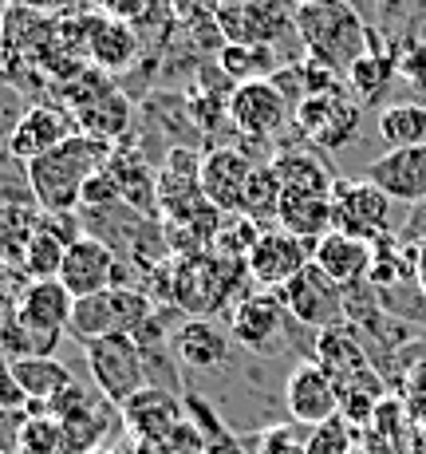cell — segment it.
<instances>
[{
  "instance_id": "cell-11",
  "label": "cell",
  "mask_w": 426,
  "mask_h": 454,
  "mask_svg": "<svg viewBox=\"0 0 426 454\" xmlns=\"http://www.w3.org/2000/svg\"><path fill=\"white\" fill-rule=\"evenodd\" d=\"M281 403L284 411L292 415L297 427H324L340 415V380L316 360H300L297 368L289 372L284 380V391H281Z\"/></svg>"
},
{
  "instance_id": "cell-35",
  "label": "cell",
  "mask_w": 426,
  "mask_h": 454,
  "mask_svg": "<svg viewBox=\"0 0 426 454\" xmlns=\"http://www.w3.org/2000/svg\"><path fill=\"white\" fill-rule=\"evenodd\" d=\"M221 4L225 0H167L174 20H182V24H217Z\"/></svg>"
},
{
  "instance_id": "cell-24",
  "label": "cell",
  "mask_w": 426,
  "mask_h": 454,
  "mask_svg": "<svg viewBox=\"0 0 426 454\" xmlns=\"http://www.w3.org/2000/svg\"><path fill=\"white\" fill-rule=\"evenodd\" d=\"M276 225L289 233H297L304 241H320L324 233L336 230V206L324 194H297L284 190L281 209H276Z\"/></svg>"
},
{
  "instance_id": "cell-41",
  "label": "cell",
  "mask_w": 426,
  "mask_h": 454,
  "mask_svg": "<svg viewBox=\"0 0 426 454\" xmlns=\"http://www.w3.org/2000/svg\"><path fill=\"white\" fill-rule=\"evenodd\" d=\"M225 4H237V0H225Z\"/></svg>"
},
{
  "instance_id": "cell-38",
  "label": "cell",
  "mask_w": 426,
  "mask_h": 454,
  "mask_svg": "<svg viewBox=\"0 0 426 454\" xmlns=\"http://www.w3.org/2000/svg\"><path fill=\"white\" fill-rule=\"evenodd\" d=\"M20 4H28V8H36V12H64V8H75V0H20Z\"/></svg>"
},
{
  "instance_id": "cell-15",
  "label": "cell",
  "mask_w": 426,
  "mask_h": 454,
  "mask_svg": "<svg viewBox=\"0 0 426 454\" xmlns=\"http://www.w3.org/2000/svg\"><path fill=\"white\" fill-rule=\"evenodd\" d=\"M297 32V12H289V0H237L221 4L217 32L225 43H273L284 32Z\"/></svg>"
},
{
  "instance_id": "cell-25",
  "label": "cell",
  "mask_w": 426,
  "mask_h": 454,
  "mask_svg": "<svg viewBox=\"0 0 426 454\" xmlns=\"http://www.w3.org/2000/svg\"><path fill=\"white\" fill-rule=\"evenodd\" d=\"M12 380L32 407H43V403H51L59 391L72 387L75 375L67 372L56 356H24V360H12Z\"/></svg>"
},
{
  "instance_id": "cell-22",
  "label": "cell",
  "mask_w": 426,
  "mask_h": 454,
  "mask_svg": "<svg viewBox=\"0 0 426 454\" xmlns=\"http://www.w3.org/2000/svg\"><path fill=\"white\" fill-rule=\"evenodd\" d=\"M371 257H376L371 241H360V238H352V233L332 230L316 241L312 265L324 277H332L340 289H352V285H363L371 277Z\"/></svg>"
},
{
  "instance_id": "cell-42",
  "label": "cell",
  "mask_w": 426,
  "mask_h": 454,
  "mask_svg": "<svg viewBox=\"0 0 426 454\" xmlns=\"http://www.w3.org/2000/svg\"><path fill=\"white\" fill-rule=\"evenodd\" d=\"M4 4H8V0H0V8H4Z\"/></svg>"
},
{
  "instance_id": "cell-29",
  "label": "cell",
  "mask_w": 426,
  "mask_h": 454,
  "mask_svg": "<svg viewBox=\"0 0 426 454\" xmlns=\"http://www.w3.org/2000/svg\"><path fill=\"white\" fill-rule=\"evenodd\" d=\"M395 75H399L395 56L371 48L368 56H360L352 67H347V95H355L360 107H376V103L387 95V87Z\"/></svg>"
},
{
  "instance_id": "cell-43",
  "label": "cell",
  "mask_w": 426,
  "mask_h": 454,
  "mask_svg": "<svg viewBox=\"0 0 426 454\" xmlns=\"http://www.w3.org/2000/svg\"><path fill=\"white\" fill-rule=\"evenodd\" d=\"M202 454H205V450H202Z\"/></svg>"
},
{
  "instance_id": "cell-2",
  "label": "cell",
  "mask_w": 426,
  "mask_h": 454,
  "mask_svg": "<svg viewBox=\"0 0 426 454\" xmlns=\"http://www.w3.org/2000/svg\"><path fill=\"white\" fill-rule=\"evenodd\" d=\"M297 36L312 59L328 64L332 72L347 75V67L368 56L376 32L360 20L347 0H304L297 4Z\"/></svg>"
},
{
  "instance_id": "cell-8",
  "label": "cell",
  "mask_w": 426,
  "mask_h": 454,
  "mask_svg": "<svg viewBox=\"0 0 426 454\" xmlns=\"http://www.w3.org/2000/svg\"><path fill=\"white\" fill-rule=\"evenodd\" d=\"M360 115L363 107L347 91L340 95H304L292 107V127L308 146L320 151H344L355 135H360Z\"/></svg>"
},
{
  "instance_id": "cell-6",
  "label": "cell",
  "mask_w": 426,
  "mask_h": 454,
  "mask_svg": "<svg viewBox=\"0 0 426 454\" xmlns=\"http://www.w3.org/2000/svg\"><path fill=\"white\" fill-rule=\"evenodd\" d=\"M72 309L75 296L64 289L59 277H48V281H28L16 301V320L28 332L32 340V356H51L56 344L64 340L67 325H72Z\"/></svg>"
},
{
  "instance_id": "cell-36",
  "label": "cell",
  "mask_w": 426,
  "mask_h": 454,
  "mask_svg": "<svg viewBox=\"0 0 426 454\" xmlns=\"http://www.w3.org/2000/svg\"><path fill=\"white\" fill-rule=\"evenodd\" d=\"M24 423H28V407H0V454H20Z\"/></svg>"
},
{
  "instance_id": "cell-10",
  "label": "cell",
  "mask_w": 426,
  "mask_h": 454,
  "mask_svg": "<svg viewBox=\"0 0 426 454\" xmlns=\"http://www.w3.org/2000/svg\"><path fill=\"white\" fill-rule=\"evenodd\" d=\"M127 261L119 257L107 241H99L95 233L75 238L64 253V265H59V281L64 289L80 301V296L103 293V289H130L127 285Z\"/></svg>"
},
{
  "instance_id": "cell-30",
  "label": "cell",
  "mask_w": 426,
  "mask_h": 454,
  "mask_svg": "<svg viewBox=\"0 0 426 454\" xmlns=\"http://www.w3.org/2000/svg\"><path fill=\"white\" fill-rule=\"evenodd\" d=\"M186 411H190V419H194L198 431H202L205 454H253L245 442L237 439V434L229 431V423H225L221 411H217V407L202 395V391H194V387L186 391Z\"/></svg>"
},
{
  "instance_id": "cell-21",
  "label": "cell",
  "mask_w": 426,
  "mask_h": 454,
  "mask_svg": "<svg viewBox=\"0 0 426 454\" xmlns=\"http://www.w3.org/2000/svg\"><path fill=\"white\" fill-rule=\"evenodd\" d=\"M138 51H143V40H138L135 24L103 12L87 16V56H91L95 67H103L107 75H119L127 67H135Z\"/></svg>"
},
{
  "instance_id": "cell-18",
  "label": "cell",
  "mask_w": 426,
  "mask_h": 454,
  "mask_svg": "<svg viewBox=\"0 0 426 454\" xmlns=\"http://www.w3.org/2000/svg\"><path fill=\"white\" fill-rule=\"evenodd\" d=\"M119 411H123V427L130 439H167L190 419L186 395H174L167 387H143Z\"/></svg>"
},
{
  "instance_id": "cell-39",
  "label": "cell",
  "mask_w": 426,
  "mask_h": 454,
  "mask_svg": "<svg viewBox=\"0 0 426 454\" xmlns=\"http://www.w3.org/2000/svg\"><path fill=\"white\" fill-rule=\"evenodd\" d=\"M414 281H419V293L426 296V241L414 246Z\"/></svg>"
},
{
  "instance_id": "cell-28",
  "label": "cell",
  "mask_w": 426,
  "mask_h": 454,
  "mask_svg": "<svg viewBox=\"0 0 426 454\" xmlns=\"http://www.w3.org/2000/svg\"><path fill=\"white\" fill-rule=\"evenodd\" d=\"M217 67L233 83H253V80H273L284 64L273 43H221L217 48Z\"/></svg>"
},
{
  "instance_id": "cell-12",
  "label": "cell",
  "mask_w": 426,
  "mask_h": 454,
  "mask_svg": "<svg viewBox=\"0 0 426 454\" xmlns=\"http://www.w3.org/2000/svg\"><path fill=\"white\" fill-rule=\"evenodd\" d=\"M281 304L289 309V317L300 328L324 332V328H340L347 325V304H344V289L324 277L316 265H308L300 277H292L284 289H276Z\"/></svg>"
},
{
  "instance_id": "cell-37",
  "label": "cell",
  "mask_w": 426,
  "mask_h": 454,
  "mask_svg": "<svg viewBox=\"0 0 426 454\" xmlns=\"http://www.w3.org/2000/svg\"><path fill=\"white\" fill-rule=\"evenodd\" d=\"M151 8L154 0H95V12L115 16V20H127V24H143Z\"/></svg>"
},
{
  "instance_id": "cell-20",
  "label": "cell",
  "mask_w": 426,
  "mask_h": 454,
  "mask_svg": "<svg viewBox=\"0 0 426 454\" xmlns=\"http://www.w3.org/2000/svg\"><path fill=\"white\" fill-rule=\"evenodd\" d=\"M170 348L178 356V368L190 372H221L233 356L229 328H217L205 317H190L170 332Z\"/></svg>"
},
{
  "instance_id": "cell-14",
  "label": "cell",
  "mask_w": 426,
  "mask_h": 454,
  "mask_svg": "<svg viewBox=\"0 0 426 454\" xmlns=\"http://www.w3.org/2000/svg\"><path fill=\"white\" fill-rule=\"evenodd\" d=\"M312 253H316V241H304L276 225V230H260V238L253 241V249L245 257V269L253 277V285L276 293L312 265Z\"/></svg>"
},
{
  "instance_id": "cell-26",
  "label": "cell",
  "mask_w": 426,
  "mask_h": 454,
  "mask_svg": "<svg viewBox=\"0 0 426 454\" xmlns=\"http://www.w3.org/2000/svg\"><path fill=\"white\" fill-rule=\"evenodd\" d=\"M273 170L281 174L284 190H297V194H336V170L320 159L316 151H281L273 154Z\"/></svg>"
},
{
  "instance_id": "cell-32",
  "label": "cell",
  "mask_w": 426,
  "mask_h": 454,
  "mask_svg": "<svg viewBox=\"0 0 426 454\" xmlns=\"http://www.w3.org/2000/svg\"><path fill=\"white\" fill-rule=\"evenodd\" d=\"M281 198H284V182L281 174L273 170V162H260L245 182V194H241V209L237 214L253 217L257 225H276V209H281Z\"/></svg>"
},
{
  "instance_id": "cell-3",
  "label": "cell",
  "mask_w": 426,
  "mask_h": 454,
  "mask_svg": "<svg viewBox=\"0 0 426 454\" xmlns=\"http://www.w3.org/2000/svg\"><path fill=\"white\" fill-rule=\"evenodd\" d=\"M233 273H245V261H229L217 253H190L170 273V301L190 317L210 320L213 312L233 309V301L245 296V285H253L249 277L237 281Z\"/></svg>"
},
{
  "instance_id": "cell-27",
  "label": "cell",
  "mask_w": 426,
  "mask_h": 454,
  "mask_svg": "<svg viewBox=\"0 0 426 454\" xmlns=\"http://www.w3.org/2000/svg\"><path fill=\"white\" fill-rule=\"evenodd\" d=\"M72 115H75V123H80L83 135L119 143V138H123V130L130 127V119H135V111H130L127 95H119L115 87H107L103 95H95V99H87L83 107H75Z\"/></svg>"
},
{
  "instance_id": "cell-9",
  "label": "cell",
  "mask_w": 426,
  "mask_h": 454,
  "mask_svg": "<svg viewBox=\"0 0 426 454\" xmlns=\"http://www.w3.org/2000/svg\"><path fill=\"white\" fill-rule=\"evenodd\" d=\"M229 123L249 143H268L292 123V99L273 80L233 83L229 91Z\"/></svg>"
},
{
  "instance_id": "cell-13",
  "label": "cell",
  "mask_w": 426,
  "mask_h": 454,
  "mask_svg": "<svg viewBox=\"0 0 426 454\" xmlns=\"http://www.w3.org/2000/svg\"><path fill=\"white\" fill-rule=\"evenodd\" d=\"M289 309L281 304V296L273 289H260V293H245L241 301H233L229 309V336L233 344L249 348V352H260V356H273L281 352L284 344V328H289Z\"/></svg>"
},
{
  "instance_id": "cell-16",
  "label": "cell",
  "mask_w": 426,
  "mask_h": 454,
  "mask_svg": "<svg viewBox=\"0 0 426 454\" xmlns=\"http://www.w3.org/2000/svg\"><path fill=\"white\" fill-rule=\"evenodd\" d=\"M253 170H257V162L245 151H237V146H213V151H205L202 166H198V182H202L205 202L213 209H221V214H237L245 182Z\"/></svg>"
},
{
  "instance_id": "cell-33",
  "label": "cell",
  "mask_w": 426,
  "mask_h": 454,
  "mask_svg": "<svg viewBox=\"0 0 426 454\" xmlns=\"http://www.w3.org/2000/svg\"><path fill=\"white\" fill-rule=\"evenodd\" d=\"M20 454H64L59 419L43 411H28V423H24V434H20Z\"/></svg>"
},
{
  "instance_id": "cell-31",
  "label": "cell",
  "mask_w": 426,
  "mask_h": 454,
  "mask_svg": "<svg viewBox=\"0 0 426 454\" xmlns=\"http://www.w3.org/2000/svg\"><path fill=\"white\" fill-rule=\"evenodd\" d=\"M376 130L387 151L426 146V103H391V107L379 111Z\"/></svg>"
},
{
  "instance_id": "cell-4",
  "label": "cell",
  "mask_w": 426,
  "mask_h": 454,
  "mask_svg": "<svg viewBox=\"0 0 426 454\" xmlns=\"http://www.w3.org/2000/svg\"><path fill=\"white\" fill-rule=\"evenodd\" d=\"M154 312L159 309H154L151 293L138 289V285H130V289H103L75 301L67 336L80 340V344L99 336H135Z\"/></svg>"
},
{
  "instance_id": "cell-40",
  "label": "cell",
  "mask_w": 426,
  "mask_h": 454,
  "mask_svg": "<svg viewBox=\"0 0 426 454\" xmlns=\"http://www.w3.org/2000/svg\"><path fill=\"white\" fill-rule=\"evenodd\" d=\"M411 454H426V431H414L411 434Z\"/></svg>"
},
{
  "instance_id": "cell-23",
  "label": "cell",
  "mask_w": 426,
  "mask_h": 454,
  "mask_svg": "<svg viewBox=\"0 0 426 454\" xmlns=\"http://www.w3.org/2000/svg\"><path fill=\"white\" fill-rule=\"evenodd\" d=\"M111 178H115L119 186V198H123V206L138 209V214H159V178H154L151 162L143 159V151L138 146H119L115 143V154H111L107 162Z\"/></svg>"
},
{
  "instance_id": "cell-17",
  "label": "cell",
  "mask_w": 426,
  "mask_h": 454,
  "mask_svg": "<svg viewBox=\"0 0 426 454\" xmlns=\"http://www.w3.org/2000/svg\"><path fill=\"white\" fill-rule=\"evenodd\" d=\"M80 123H75L72 111L51 107V103H32L24 107V115L16 119L12 138H8V154L16 162H32L40 154H48L51 146H59L64 138H72Z\"/></svg>"
},
{
  "instance_id": "cell-19",
  "label": "cell",
  "mask_w": 426,
  "mask_h": 454,
  "mask_svg": "<svg viewBox=\"0 0 426 454\" xmlns=\"http://www.w3.org/2000/svg\"><path fill=\"white\" fill-rule=\"evenodd\" d=\"M376 182L387 198L399 206H419L426 202V146H399V151H383L363 174Z\"/></svg>"
},
{
  "instance_id": "cell-1",
  "label": "cell",
  "mask_w": 426,
  "mask_h": 454,
  "mask_svg": "<svg viewBox=\"0 0 426 454\" xmlns=\"http://www.w3.org/2000/svg\"><path fill=\"white\" fill-rule=\"evenodd\" d=\"M111 154H115V143L75 130L48 154L24 162V178H28L36 206L43 214H80L87 178H95L111 162Z\"/></svg>"
},
{
  "instance_id": "cell-34",
  "label": "cell",
  "mask_w": 426,
  "mask_h": 454,
  "mask_svg": "<svg viewBox=\"0 0 426 454\" xmlns=\"http://www.w3.org/2000/svg\"><path fill=\"white\" fill-rule=\"evenodd\" d=\"M257 454H312V447L304 434H297V427L281 423V427H265L257 434Z\"/></svg>"
},
{
  "instance_id": "cell-7",
  "label": "cell",
  "mask_w": 426,
  "mask_h": 454,
  "mask_svg": "<svg viewBox=\"0 0 426 454\" xmlns=\"http://www.w3.org/2000/svg\"><path fill=\"white\" fill-rule=\"evenodd\" d=\"M332 206H336V230L352 233V238H360V241H371V246H376L379 238H391V230H395L399 202L387 198L383 190L368 178H355V182L340 178L336 182Z\"/></svg>"
},
{
  "instance_id": "cell-5",
  "label": "cell",
  "mask_w": 426,
  "mask_h": 454,
  "mask_svg": "<svg viewBox=\"0 0 426 454\" xmlns=\"http://www.w3.org/2000/svg\"><path fill=\"white\" fill-rule=\"evenodd\" d=\"M80 348H83L87 372H91L99 395L111 399L115 407H123L130 395H138L143 387H151L143 352H138L135 336H99V340H87V344H80Z\"/></svg>"
}]
</instances>
